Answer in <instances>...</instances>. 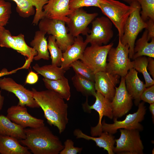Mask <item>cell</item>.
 Wrapping results in <instances>:
<instances>
[{
  "instance_id": "cell-32",
  "label": "cell",
  "mask_w": 154,
  "mask_h": 154,
  "mask_svg": "<svg viewBox=\"0 0 154 154\" xmlns=\"http://www.w3.org/2000/svg\"><path fill=\"white\" fill-rule=\"evenodd\" d=\"M70 67L73 68L76 73L94 82L95 74L82 61L76 60L71 64Z\"/></svg>"
},
{
  "instance_id": "cell-12",
  "label": "cell",
  "mask_w": 154,
  "mask_h": 154,
  "mask_svg": "<svg viewBox=\"0 0 154 154\" xmlns=\"http://www.w3.org/2000/svg\"><path fill=\"white\" fill-rule=\"evenodd\" d=\"M96 98L94 103L92 105L88 104V101L83 105L84 109L88 112L92 109L94 110L99 116L98 122L97 125L91 128L90 133L92 136H99L102 132V120L104 116L112 119L114 117L111 106V102L105 98L100 93L96 92L94 96Z\"/></svg>"
},
{
  "instance_id": "cell-10",
  "label": "cell",
  "mask_w": 154,
  "mask_h": 154,
  "mask_svg": "<svg viewBox=\"0 0 154 154\" xmlns=\"http://www.w3.org/2000/svg\"><path fill=\"white\" fill-rule=\"evenodd\" d=\"M92 23L90 34L86 36L84 41L91 45H106L114 36L112 22L107 17L102 16L96 18Z\"/></svg>"
},
{
  "instance_id": "cell-17",
  "label": "cell",
  "mask_w": 154,
  "mask_h": 154,
  "mask_svg": "<svg viewBox=\"0 0 154 154\" xmlns=\"http://www.w3.org/2000/svg\"><path fill=\"white\" fill-rule=\"evenodd\" d=\"M120 76L106 71L95 74L94 87L96 92L112 101L114 96L116 85L119 82Z\"/></svg>"
},
{
  "instance_id": "cell-4",
  "label": "cell",
  "mask_w": 154,
  "mask_h": 154,
  "mask_svg": "<svg viewBox=\"0 0 154 154\" xmlns=\"http://www.w3.org/2000/svg\"><path fill=\"white\" fill-rule=\"evenodd\" d=\"M129 5L115 0H100L99 8L117 29L119 38L123 34L125 25L133 9L132 5Z\"/></svg>"
},
{
  "instance_id": "cell-30",
  "label": "cell",
  "mask_w": 154,
  "mask_h": 154,
  "mask_svg": "<svg viewBox=\"0 0 154 154\" xmlns=\"http://www.w3.org/2000/svg\"><path fill=\"white\" fill-rule=\"evenodd\" d=\"M133 62V68L137 71L141 73L143 75L145 81L146 87L153 85L154 79L151 78L147 71L148 58L145 56H139L134 59Z\"/></svg>"
},
{
  "instance_id": "cell-19",
  "label": "cell",
  "mask_w": 154,
  "mask_h": 154,
  "mask_svg": "<svg viewBox=\"0 0 154 154\" xmlns=\"http://www.w3.org/2000/svg\"><path fill=\"white\" fill-rule=\"evenodd\" d=\"M88 43L82 37L78 35L75 37L74 43L63 52L60 67L65 70H68L70 65L74 61L80 60Z\"/></svg>"
},
{
  "instance_id": "cell-37",
  "label": "cell",
  "mask_w": 154,
  "mask_h": 154,
  "mask_svg": "<svg viewBox=\"0 0 154 154\" xmlns=\"http://www.w3.org/2000/svg\"><path fill=\"white\" fill-rule=\"evenodd\" d=\"M64 144V148L60 152V154H77L81 153L82 150V147H74V142L71 139H66Z\"/></svg>"
},
{
  "instance_id": "cell-45",
  "label": "cell",
  "mask_w": 154,
  "mask_h": 154,
  "mask_svg": "<svg viewBox=\"0 0 154 154\" xmlns=\"http://www.w3.org/2000/svg\"><path fill=\"white\" fill-rule=\"evenodd\" d=\"M123 0L125 2L128 3L130 5L133 2L135 1H136L137 0Z\"/></svg>"
},
{
  "instance_id": "cell-40",
  "label": "cell",
  "mask_w": 154,
  "mask_h": 154,
  "mask_svg": "<svg viewBox=\"0 0 154 154\" xmlns=\"http://www.w3.org/2000/svg\"><path fill=\"white\" fill-rule=\"evenodd\" d=\"M38 76L37 74L31 71L27 75L25 80L26 84H33L36 83L38 81Z\"/></svg>"
},
{
  "instance_id": "cell-21",
  "label": "cell",
  "mask_w": 154,
  "mask_h": 154,
  "mask_svg": "<svg viewBox=\"0 0 154 154\" xmlns=\"http://www.w3.org/2000/svg\"><path fill=\"white\" fill-rule=\"evenodd\" d=\"M74 135L78 139L83 138L86 140H92L96 143V146L106 150L108 154H114L113 149L115 143V137L112 134L103 131L98 137L90 136L83 133L79 129L74 130Z\"/></svg>"
},
{
  "instance_id": "cell-46",
  "label": "cell",
  "mask_w": 154,
  "mask_h": 154,
  "mask_svg": "<svg viewBox=\"0 0 154 154\" xmlns=\"http://www.w3.org/2000/svg\"><path fill=\"white\" fill-rule=\"evenodd\" d=\"M47 0V1H48V0Z\"/></svg>"
},
{
  "instance_id": "cell-24",
  "label": "cell",
  "mask_w": 154,
  "mask_h": 154,
  "mask_svg": "<svg viewBox=\"0 0 154 154\" xmlns=\"http://www.w3.org/2000/svg\"><path fill=\"white\" fill-rule=\"evenodd\" d=\"M0 135L9 136L20 139L26 138L24 128L2 115H0Z\"/></svg>"
},
{
  "instance_id": "cell-27",
  "label": "cell",
  "mask_w": 154,
  "mask_h": 154,
  "mask_svg": "<svg viewBox=\"0 0 154 154\" xmlns=\"http://www.w3.org/2000/svg\"><path fill=\"white\" fill-rule=\"evenodd\" d=\"M12 37L19 49V53L27 57L25 62L21 67V69H29L34 57L37 54V52L33 48L27 44L24 35L20 33L17 36H12Z\"/></svg>"
},
{
  "instance_id": "cell-1",
  "label": "cell",
  "mask_w": 154,
  "mask_h": 154,
  "mask_svg": "<svg viewBox=\"0 0 154 154\" xmlns=\"http://www.w3.org/2000/svg\"><path fill=\"white\" fill-rule=\"evenodd\" d=\"M34 98L43 111L48 123L58 129L59 133L65 130L68 123V105L56 92L49 90L38 91L32 88Z\"/></svg>"
},
{
  "instance_id": "cell-15",
  "label": "cell",
  "mask_w": 154,
  "mask_h": 154,
  "mask_svg": "<svg viewBox=\"0 0 154 154\" xmlns=\"http://www.w3.org/2000/svg\"><path fill=\"white\" fill-rule=\"evenodd\" d=\"M7 117L23 128L29 127L37 128L45 125L43 120L35 117L29 114L25 106L19 104L9 108Z\"/></svg>"
},
{
  "instance_id": "cell-13",
  "label": "cell",
  "mask_w": 154,
  "mask_h": 154,
  "mask_svg": "<svg viewBox=\"0 0 154 154\" xmlns=\"http://www.w3.org/2000/svg\"><path fill=\"white\" fill-rule=\"evenodd\" d=\"M0 88L15 94L19 100V104L30 108H39V104L33 98L31 90L16 82L11 78H0Z\"/></svg>"
},
{
  "instance_id": "cell-5",
  "label": "cell",
  "mask_w": 154,
  "mask_h": 154,
  "mask_svg": "<svg viewBox=\"0 0 154 154\" xmlns=\"http://www.w3.org/2000/svg\"><path fill=\"white\" fill-rule=\"evenodd\" d=\"M129 46L124 45L119 38L117 46H113L107 56L106 72L113 75L125 77L130 69L133 68V62L129 57Z\"/></svg>"
},
{
  "instance_id": "cell-41",
  "label": "cell",
  "mask_w": 154,
  "mask_h": 154,
  "mask_svg": "<svg viewBox=\"0 0 154 154\" xmlns=\"http://www.w3.org/2000/svg\"><path fill=\"white\" fill-rule=\"evenodd\" d=\"M153 58L149 57L147 69L149 71V74L151 75L154 79V59Z\"/></svg>"
},
{
  "instance_id": "cell-11",
  "label": "cell",
  "mask_w": 154,
  "mask_h": 154,
  "mask_svg": "<svg viewBox=\"0 0 154 154\" xmlns=\"http://www.w3.org/2000/svg\"><path fill=\"white\" fill-rule=\"evenodd\" d=\"M98 15L97 13H87L82 8L73 11L66 23L69 33L74 37L80 34L86 36L90 31L88 26Z\"/></svg>"
},
{
  "instance_id": "cell-42",
  "label": "cell",
  "mask_w": 154,
  "mask_h": 154,
  "mask_svg": "<svg viewBox=\"0 0 154 154\" xmlns=\"http://www.w3.org/2000/svg\"><path fill=\"white\" fill-rule=\"evenodd\" d=\"M19 69H20V68H18L11 71H8L7 69L5 68H3L0 72V77L5 75H8L15 73L17 70Z\"/></svg>"
},
{
  "instance_id": "cell-34",
  "label": "cell",
  "mask_w": 154,
  "mask_h": 154,
  "mask_svg": "<svg viewBox=\"0 0 154 154\" xmlns=\"http://www.w3.org/2000/svg\"><path fill=\"white\" fill-rule=\"evenodd\" d=\"M0 47L11 48L19 52L17 46L11 32L4 27L0 31Z\"/></svg>"
},
{
  "instance_id": "cell-23",
  "label": "cell",
  "mask_w": 154,
  "mask_h": 154,
  "mask_svg": "<svg viewBox=\"0 0 154 154\" xmlns=\"http://www.w3.org/2000/svg\"><path fill=\"white\" fill-rule=\"evenodd\" d=\"M148 32L145 29L141 38L135 43L134 48V54L132 59L141 56L154 58V38L151 39L149 42Z\"/></svg>"
},
{
  "instance_id": "cell-25",
  "label": "cell",
  "mask_w": 154,
  "mask_h": 154,
  "mask_svg": "<svg viewBox=\"0 0 154 154\" xmlns=\"http://www.w3.org/2000/svg\"><path fill=\"white\" fill-rule=\"evenodd\" d=\"M46 34L40 30L37 31L33 39L30 42L31 46L37 53V55L34 58L35 60H38L41 59L48 60L49 59L48 42L47 38L45 37Z\"/></svg>"
},
{
  "instance_id": "cell-33",
  "label": "cell",
  "mask_w": 154,
  "mask_h": 154,
  "mask_svg": "<svg viewBox=\"0 0 154 154\" xmlns=\"http://www.w3.org/2000/svg\"><path fill=\"white\" fill-rule=\"evenodd\" d=\"M141 9V17L145 22L148 19L154 20V0H137Z\"/></svg>"
},
{
  "instance_id": "cell-8",
  "label": "cell",
  "mask_w": 154,
  "mask_h": 154,
  "mask_svg": "<svg viewBox=\"0 0 154 154\" xmlns=\"http://www.w3.org/2000/svg\"><path fill=\"white\" fill-rule=\"evenodd\" d=\"M120 135L115 139L116 146L113 149L114 153L120 154H143L144 146L139 130L119 129Z\"/></svg>"
},
{
  "instance_id": "cell-35",
  "label": "cell",
  "mask_w": 154,
  "mask_h": 154,
  "mask_svg": "<svg viewBox=\"0 0 154 154\" xmlns=\"http://www.w3.org/2000/svg\"><path fill=\"white\" fill-rule=\"evenodd\" d=\"M11 13V4L5 0H0V27L8 23Z\"/></svg>"
},
{
  "instance_id": "cell-18",
  "label": "cell",
  "mask_w": 154,
  "mask_h": 154,
  "mask_svg": "<svg viewBox=\"0 0 154 154\" xmlns=\"http://www.w3.org/2000/svg\"><path fill=\"white\" fill-rule=\"evenodd\" d=\"M70 0H49L43 7L44 17L68 23L73 11L69 7Z\"/></svg>"
},
{
  "instance_id": "cell-20",
  "label": "cell",
  "mask_w": 154,
  "mask_h": 154,
  "mask_svg": "<svg viewBox=\"0 0 154 154\" xmlns=\"http://www.w3.org/2000/svg\"><path fill=\"white\" fill-rule=\"evenodd\" d=\"M124 77L127 91L134 100L135 105L138 106L141 101V96L146 88L145 84L139 79L138 72L133 68L129 70Z\"/></svg>"
},
{
  "instance_id": "cell-44",
  "label": "cell",
  "mask_w": 154,
  "mask_h": 154,
  "mask_svg": "<svg viewBox=\"0 0 154 154\" xmlns=\"http://www.w3.org/2000/svg\"><path fill=\"white\" fill-rule=\"evenodd\" d=\"M1 91L0 90V111L3 108L4 99V97L1 94Z\"/></svg>"
},
{
  "instance_id": "cell-39",
  "label": "cell",
  "mask_w": 154,
  "mask_h": 154,
  "mask_svg": "<svg viewBox=\"0 0 154 154\" xmlns=\"http://www.w3.org/2000/svg\"><path fill=\"white\" fill-rule=\"evenodd\" d=\"M146 22L147 27L145 29L147 31L148 38L149 41L154 38V20L149 19Z\"/></svg>"
},
{
  "instance_id": "cell-43",
  "label": "cell",
  "mask_w": 154,
  "mask_h": 154,
  "mask_svg": "<svg viewBox=\"0 0 154 154\" xmlns=\"http://www.w3.org/2000/svg\"><path fill=\"white\" fill-rule=\"evenodd\" d=\"M149 106V109L151 112L152 116L153 121L154 122V103L150 104Z\"/></svg>"
},
{
  "instance_id": "cell-28",
  "label": "cell",
  "mask_w": 154,
  "mask_h": 154,
  "mask_svg": "<svg viewBox=\"0 0 154 154\" xmlns=\"http://www.w3.org/2000/svg\"><path fill=\"white\" fill-rule=\"evenodd\" d=\"M73 84L76 90L86 97L94 96L96 93L94 82L75 73L72 78Z\"/></svg>"
},
{
  "instance_id": "cell-38",
  "label": "cell",
  "mask_w": 154,
  "mask_h": 154,
  "mask_svg": "<svg viewBox=\"0 0 154 154\" xmlns=\"http://www.w3.org/2000/svg\"><path fill=\"white\" fill-rule=\"evenodd\" d=\"M141 100L150 104L154 103V85L146 88L140 97Z\"/></svg>"
},
{
  "instance_id": "cell-7",
  "label": "cell",
  "mask_w": 154,
  "mask_h": 154,
  "mask_svg": "<svg viewBox=\"0 0 154 154\" xmlns=\"http://www.w3.org/2000/svg\"><path fill=\"white\" fill-rule=\"evenodd\" d=\"M138 106V110L135 112L127 115L123 120L118 121L117 118L114 117V123L109 124L106 123L104 120L102 121V132H106L113 134L120 129H136L139 131L143 130V127L140 123L144 119L147 109L144 102L139 103Z\"/></svg>"
},
{
  "instance_id": "cell-22",
  "label": "cell",
  "mask_w": 154,
  "mask_h": 154,
  "mask_svg": "<svg viewBox=\"0 0 154 154\" xmlns=\"http://www.w3.org/2000/svg\"><path fill=\"white\" fill-rule=\"evenodd\" d=\"M0 153L31 154L26 146L22 145L15 137L0 135Z\"/></svg>"
},
{
  "instance_id": "cell-9",
  "label": "cell",
  "mask_w": 154,
  "mask_h": 154,
  "mask_svg": "<svg viewBox=\"0 0 154 154\" xmlns=\"http://www.w3.org/2000/svg\"><path fill=\"white\" fill-rule=\"evenodd\" d=\"M113 43L104 46L91 45L86 47L80 59L94 73L106 71L108 55Z\"/></svg>"
},
{
  "instance_id": "cell-29",
  "label": "cell",
  "mask_w": 154,
  "mask_h": 154,
  "mask_svg": "<svg viewBox=\"0 0 154 154\" xmlns=\"http://www.w3.org/2000/svg\"><path fill=\"white\" fill-rule=\"evenodd\" d=\"M33 69L44 78L50 80H56L63 78L66 70L59 66L52 64L40 66L36 64Z\"/></svg>"
},
{
  "instance_id": "cell-6",
  "label": "cell",
  "mask_w": 154,
  "mask_h": 154,
  "mask_svg": "<svg viewBox=\"0 0 154 154\" xmlns=\"http://www.w3.org/2000/svg\"><path fill=\"white\" fill-rule=\"evenodd\" d=\"M66 23L61 20L44 17L38 24L39 30L54 37L57 44L63 52L73 44L74 38L68 33Z\"/></svg>"
},
{
  "instance_id": "cell-16",
  "label": "cell",
  "mask_w": 154,
  "mask_h": 154,
  "mask_svg": "<svg viewBox=\"0 0 154 154\" xmlns=\"http://www.w3.org/2000/svg\"><path fill=\"white\" fill-rule=\"evenodd\" d=\"M17 5L16 11L20 16L28 18L35 14L32 22L33 25L38 24L44 18L43 7L48 1L47 0H11Z\"/></svg>"
},
{
  "instance_id": "cell-3",
  "label": "cell",
  "mask_w": 154,
  "mask_h": 154,
  "mask_svg": "<svg viewBox=\"0 0 154 154\" xmlns=\"http://www.w3.org/2000/svg\"><path fill=\"white\" fill-rule=\"evenodd\" d=\"M131 4L133 6V11L125 25L122 36L119 37L122 44L128 45L129 57L130 59H132L134 54L135 44L138 35L147 27L146 22L143 20L141 16V9L139 3L136 1Z\"/></svg>"
},
{
  "instance_id": "cell-2",
  "label": "cell",
  "mask_w": 154,
  "mask_h": 154,
  "mask_svg": "<svg viewBox=\"0 0 154 154\" xmlns=\"http://www.w3.org/2000/svg\"><path fill=\"white\" fill-rule=\"evenodd\" d=\"M24 130L26 138L20 142L34 154H58L64 148L59 138L45 125Z\"/></svg>"
},
{
  "instance_id": "cell-26",
  "label": "cell",
  "mask_w": 154,
  "mask_h": 154,
  "mask_svg": "<svg viewBox=\"0 0 154 154\" xmlns=\"http://www.w3.org/2000/svg\"><path fill=\"white\" fill-rule=\"evenodd\" d=\"M42 80L46 88L59 94L64 100H70L71 93L68 80L65 77L56 80L43 78Z\"/></svg>"
},
{
  "instance_id": "cell-36",
  "label": "cell",
  "mask_w": 154,
  "mask_h": 154,
  "mask_svg": "<svg viewBox=\"0 0 154 154\" xmlns=\"http://www.w3.org/2000/svg\"><path fill=\"white\" fill-rule=\"evenodd\" d=\"M100 0H70L69 7L72 11L83 7L94 6L99 8Z\"/></svg>"
},
{
  "instance_id": "cell-31",
  "label": "cell",
  "mask_w": 154,
  "mask_h": 154,
  "mask_svg": "<svg viewBox=\"0 0 154 154\" xmlns=\"http://www.w3.org/2000/svg\"><path fill=\"white\" fill-rule=\"evenodd\" d=\"M48 40V47L50 55L51 64L60 67L62 59V51L57 44L54 36L50 35Z\"/></svg>"
},
{
  "instance_id": "cell-14",
  "label": "cell",
  "mask_w": 154,
  "mask_h": 154,
  "mask_svg": "<svg viewBox=\"0 0 154 154\" xmlns=\"http://www.w3.org/2000/svg\"><path fill=\"white\" fill-rule=\"evenodd\" d=\"M116 91L111 101V106L114 117H120L131 109L132 99L126 90L124 77H121L119 86L115 87Z\"/></svg>"
}]
</instances>
